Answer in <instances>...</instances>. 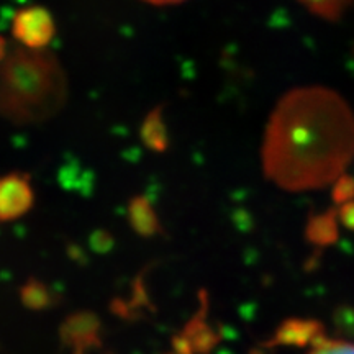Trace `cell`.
<instances>
[{
    "mask_svg": "<svg viewBox=\"0 0 354 354\" xmlns=\"http://www.w3.org/2000/svg\"><path fill=\"white\" fill-rule=\"evenodd\" d=\"M145 2L154 3V6H174V3L184 2V0H145Z\"/></svg>",
    "mask_w": 354,
    "mask_h": 354,
    "instance_id": "11",
    "label": "cell"
},
{
    "mask_svg": "<svg viewBox=\"0 0 354 354\" xmlns=\"http://www.w3.org/2000/svg\"><path fill=\"white\" fill-rule=\"evenodd\" d=\"M308 236L320 245H328L336 236V225L335 216L331 214L317 216L315 221H312L308 227Z\"/></svg>",
    "mask_w": 354,
    "mask_h": 354,
    "instance_id": "8",
    "label": "cell"
},
{
    "mask_svg": "<svg viewBox=\"0 0 354 354\" xmlns=\"http://www.w3.org/2000/svg\"><path fill=\"white\" fill-rule=\"evenodd\" d=\"M299 2L313 15L326 20H336L346 12L354 0H299Z\"/></svg>",
    "mask_w": 354,
    "mask_h": 354,
    "instance_id": "7",
    "label": "cell"
},
{
    "mask_svg": "<svg viewBox=\"0 0 354 354\" xmlns=\"http://www.w3.org/2000/svg\"><path fill=\"white\" fill-rule=\"evenodd\" d=\"M6 56H7V43L6 39L0 37V61H2Z\"/></svg>",
    "mask_w": 354,
    "mask_h": 354,
    "instance_id": "12",
    "label": "cell"
},
{
    "mask_svg": "<svg viewBox=\"0 0 354 354\" xmlns=\"http://www.w3.org/2000/svg\"><path fill=\"white\" fill-rule=\"evenodd\" d=\"M12 33L25 48L43 50L55 37L56 26L51 13L43 7H26L15 13Z\"/></svg>",
    "mask_w": 354,
    "mask_h": 354,
    "instance_id": "3",
    "label": "cell"
},
{
    "mask_svg": "<svg viewBox=\"0 0 354 354\" xmlns=\"http://www.w3.org/2000/svg\"><path fill=\"white\" fill-rule=\"evenodd\" d=\"M342 220L346 227L354 228V202L344 203V207L342 209Z\"/></svg>",
    "mask_w": 354,
    "mask_h": 354,
    "instance_id": "10",
    "label": "cell"
},
{
    "mask_svg": "<svg viewBox=\"0 0 354 354\" xmlns=\"http://www.w3.org/2000/svg\"><path fill=\"white\" fill-rule=\"evenodd\" d=\"M33 189L28 176L12 172L0 177V221L25 215L33 203Z\"/></svg>",
    "mask_w": 354,
    "mask_h": 354,
    "instance_id": "4",
    "label": "cell"
},
{
    "mask_svg": "<svg viewBox=\"0 0 354 354\" xmlns=\"http://www.w3.org/2000/svg\"><path fill=\"white\" fill-rule=\"evenodd\" d=\"M263 171L290 192L326 187L354 158V113L326 87H300L277 102L263 140Z\"/></svg>",
    "mask_w": 354,
    "mask_h": 354,
    "instance_id": "1",
    "label": "cell"
},
{
    "mask_svg": "<svg viewBox=\"0 0 354 354\" xmlns=\"http://www.w3.org/2000/svg\"><path fill=\"white\" fill-rule=\"evenodd\" d=\"M68 95V81L48 50L20 46L0 61V115L19 125L55 117Z\"/></svg>",
    "mask_w": 354,
    "mask_h": 354,
    "instance_id": "2",
    "label": "cell"
},
{
    "mask_svg": "<svg viewBox=\"0 0 354 354\" xmlns=\"http://www.w3.org/2000/svg\"><path fill=\"white\" fill-rule=\"evenodd\" d=\"M130 218L133 227H135L141 233H153L158 228V220L154 215V210L148 198L136 197L133 198L130 205Z\"/></svg>",
    "mask_w": 354,
    "mask_h": 354,
    "instance_id": "6",
    "label": "cell"
},
{
    "mask_svg": "<svg viewBox=\"0 0 354 354\" xmlns=\"http://www.w3.org/2000/svg\"><path fill=\"white\" fill-rule=\"evenodd\" d=\"M141 138H143L145 145L154 151H165L167 148V131L161 107L154 109L145 118L143 127H141Z\"/></svg>",
    "mask_w": 354,
    "mask_h": 354,
    "instance_id": "5",
    "label": "cell"
},
{
    "mask_svg": "<svg viewBox=\"0 0 354 354\" xmlns=\"http://www.w3.org/2000/svg\"><path fill=\"white\" fill-rule=\"evenodd\" d=\"M308 354H354V344L342 339L320 338L312 344Z\"/></svg>",
    "mask_w": 354,
    "mask_h": 354,
    "instance_id": "9",
    "label": "cell"
}]
</instances>
